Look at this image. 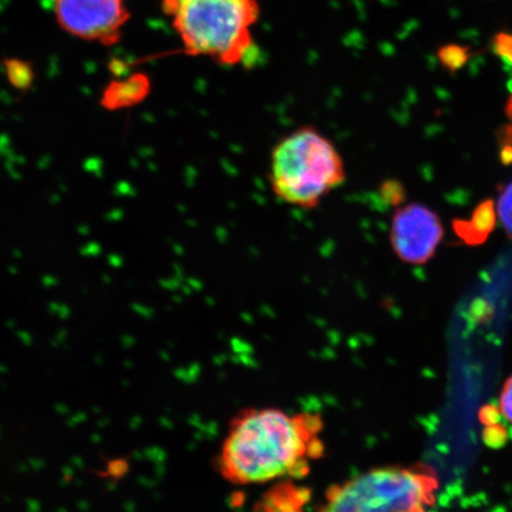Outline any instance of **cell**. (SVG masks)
Returning <instances> with one entry per match:
<instances>
[{"label": "cell", "instance_id": "6da1fadb", "mask_svg": "<svg viewBox=\"0 0 512 512\" xmlns=\"http://www.w3.org/2000/svg\"><path fill=\"white\" fill-rule=\"evenodd\" d=\"M322 416L279 408L243 409L230 421L217 469L235 485L303 479L323 457Z\"/></svg>", "mask_w": 512, "mask_h": 512}, {"label": "cell", "instance_id": "7a4b0ae2", "mask_svg": "<svg viewBox=\"0 0 512 512\" xmlns=\"http://www.w3.org/2000/svg\"><path fill=\"white\" fill-rule=\"evenodd\" d=\"M162 11L181 40L184 54L236 67L247 63L255 50L253 28L261 14L259 0H162Z\"/></svg>", "mask_w": 512, "mask_h": 512}, {"label": "cell", "instance_id": "3957f363", "mask_svg": "<svg viewBox=\"0 0 512 512\" xmlns=\"http://www.w3.org/2000/svg\"><path fill=\"white\" fill-rule=\"evenodd\" d=\"M341 153L313 126H302L275 144L270 179L275 197L288 206L311 210L345 182Z\"/></svg>", "mask_w": 512, "mask_h": 512}, {"label": "cell", "instance_id": "277c9868", "mask_svg": "<svg viewBox=\"0 0 512 512\" xmlns=\"http://www.w3.org/2000/svg\"><path fill=\"white\" fill-rule=\"evenodd\" d=\"M437 473L428 465L376 467L326 490L323 511L421 512L435 503Z\"/></svg>", "mask_w": 512, "mask_h": 512}, {"label": "cell", "instance_id": "5b68a950", "mask_svg": "<svg viewBox=\"0 0 512 512\" xmlns=\"http://www.w3.org/2000/svg\"><path fill=\"white\" fill-rule=\"evenodd\" d=\"M61 29L80 40L115 46L130 21L126 0H54Z\"/></svg>", "mask_w": 512, "mask_h": 512}, {"label": "cell", "instance_id": "8992f818", "mask_svg": "<svg viewBox=\"0 0 512 512\" xmlns=\"http://www.w3.org/2000/svg\"><path fill=\"white\" fill-rule=\"evenodd\" d=\"M444 236L443 224L431 209L418 203L395 211L390 242L396 255L411 265L430 261Z\"/></svg>", "mask_w": 512, "mask_h": 512}, {"label": "cell", "instance_id": "52a82bcc", "mask_svg": "<svg viewBox=\"0 0 512 512\" xmlns=\"http://www.w3.org/2000/svg\"><path fill=\"white\" fill-rule=\"evenodd\" d=\"M150 91V79L144 74H133L108 83L101 95L100 105L111 112L125 110L143 102Z\"/></svg>", "mask_w": 512, "mask_h": 512}, {"label": "cell", "instance_id": "ba28073f", "mask_svg": "<svg viewBox=\"0 0 512 512\" xmlns=\"http://www.w3.org/2000/svg\"><path fill=\"white\" fill-rule=\"evenodd\" d=\"M311 501V491L296 483V479L278 480L256 504V509L267 511H299Z\"/></svg>", "mask_w": 512, "mask_h": 512}, {"label": "cell", "instance_id": "9c48e42d", "mask_svg": "<svg viewBox=\"0 0 512 512\" xmlns=\"http://www.w3.org/2000/svg\"><path fill=\"white\" fill-rule=\"evenodd\" d=\"M496 211L495 203L492 200H486L479 204L473 211L470 220H454L453 228L460 239L467 245H480L495 229Z\"/></svg>", "mask_w": 512, "mask_h": 512}, {"label": "cell", "instance_id": "30bf717a", "mask_svg": "<svg viewBox=\"0 0 512 512\" xmlns=\"http://www.w3.org/2000/svg\"><path fill=\"white\" fill-rule=\"evenodd\" d=\"M6 79L18 91L27 92L34 85L35 70L29 61L22 59H6L3 63Z\"/></svg>", "mask_w": 512, "mask_h": 512}, {"label": "cell", "instance_id": "8fae6325", "mask_svg": "<svg viewBox=\"0 0 512 512\" xmlns=\"http://www.w3.org/2000/svg\"><path fill=\"white\" fill-rule=\"evenodd\" d=\"M438 60L451 74L459 72L471 59V48L451 43L438 49Z\"/></svg>", "mask_w": 512, "mask_h": 512}, {"label": "cell", "instance_id": "7c38bea8", "mask_svg": "<svg viewBox=\"0 0 512 512\" xmlns=\"http://www.w3.org/2000/svg\"><path fill=\"white\" fill-rule=\"evenodd\" d=\"M498 215L505 233L512 239V182L504 188L499 196Z\"/></svg>", "mask_w": 512, "mask_h": 512}, {"label": "cell", "instance_id": "4fadbf2b", "mask_svg": "<svg viewBox=\"0 0 512 512\" xmlns=\"http://www.w3.org/2000/svg\"><path fill=\"white\" fill-rule=\"evenodd\" d=\"M380 195L382 200L389 204V206L396 207L405 202L406 189L401 182L390 179V181L382 183Z\"/></svg>", "mask_w": 512, "mask_h": 512}, {"label": "cell", "instance_id": "5bb4252c", "mask_svg": "<svg viewBox=\"0 0 512 512\" xmlns=\"http://www.w3.org/2000/svg\"><path fill=\"white\" fill-rule=\"evenodd\" d=\"M492 49L498 57L512 64V34L499 32L492 40Z\"/></svg>", "mask_w": 512, "mask_h": 512}, {"label": "cell", "instance_id": "9a60e30c", "mask_svg": "<svg viewBox=\"0 0 512 512\" xmlns=\"http://www.w3.org/2000/svg\"><path fill=\"white\" fill-rule=\"evenodd\" d=\"M499 403L504 418L512 424V376L504 383Z\"/></svg>", "mask_w": 512, "mask_h": 512}]
</instances>
